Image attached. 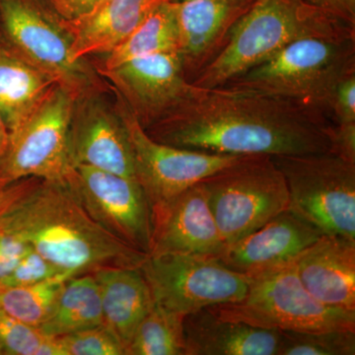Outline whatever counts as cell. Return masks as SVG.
<instances>
[{"mask_svg":"<svg viewBox=\"0 0 355 355\" xmlns=\"http://www.w3.org/2000/svg\"><path fill=\"white\" fill-rule=\"evenodd\" d=\"M29 247L19 238L0 231V284L10 275Z\"/></svg>","mask_w":355,"mask_h":355,"instance_id":"32","label":"cell"},{"mask_svg":"<svg viewBox=\"0 0 355 355\" xmlns=\"http://www.w3.org/2000/svg\"><path fill=\"white\" fill-rule=\"evenodd\" d=\"M311 37H355V26L302 0H254L233 27L225 46L190 83L202 88L225 85L292 42Z\"/></svg>","mask_w":355,"mask_h":355,"instance_id":"3","label":"cell"},{"mask_svg":"<svg viewBox=\"0 0 355 355\" xmlns=\"http://www.w3.org/2000/svg\"><path fill=\"white\" fill-rule=\"evenodd\" d=\"M167 1L171 0H105L76 19L60 18L69 37L72 58L81 62L88 55L110 53Z\"/></svg>","mask_w":355,"mask_h":355,"instance_id":"19","label":"cell"},{"mask_svg":"<svg viewBox=\"0 0 355 355\" xmlns=\"http://www.w3.org/2000/svg\"><path fill=\"white\" fill-rule=\"evenodd\" d=\"M355 72V37H311L292 42L273 57L223 86L258 91L326 114L336 86Z\"/></svg>","mask_w":355,"mask_h":355,"instance_id":"4","label":"cell"},{"mask_svg":"<svg viewBox=\"0 0 355 355\" xmlns=\"http://www.w3.org/2000/svg\"><path fill=\"white\" fill-rule=\"evenodd\" d=\"M144 130L162 144L220 155H305L334 149V123L326 114L231 86L191 83L183 99Z\"/></svg>","mask_w":355,"mask_h":355,"instance_id":"1","label":"cell"},{"mask_svg":"<svg viewBox=\"0 0 355 355\" xmlns=\"http://www.w3.org/2000/svg\"><path fill=\"white\" fill-rule=\"evenodd\" d=\"M187 80L216 57L254 0H174Z\"/></svg>","mask_w":355,"mask_h":355,"instance_id":"16","label":"cell"},{"mask_svg":"<svg viewBox=\"0 0 355 355\" xmlns=\"http://www.w3.org/2000/svg\"><path fill=\"white\" fill-rule=\"evenodd\" d=\"M77 98L55 84L38 107L10 132L0 157V187L20 180H62L71 170L69 153L70 125Z\"/></svg>","mask_w":355,"mask_h":355,"instance_id":"8","label":"cell"},{"mask_svg":"<svg viewBox=\"0 0 355 355\" xmlns=\"http://www.w3.org/2000/svg\"><path fill=\"white\" fill-rule=\"evenodd\" d=\"M322 235L319 229L286 209L238 241L226 245L218 260L251 279L292 263Z\"/></svg>","mask_w":355,"mask_h":355,"instance_id":"15","label":"cell"},{"mask_svg":"<svg viewBox=\"0 0 355 355\" xmlns=\"http://www.w3.org/2000/svg\"><path fill=\"white\" fill-rule=\"evenodd\" d=\"M140 270L150 287L154 303L183 316L238 302L249 291V277L210 257L148 256Z\"/></svg>","mask_w":355,"mask_h":355,"instance_id":"9","label":"cell"},{"mask_svg":"<svg viewBox=\"0 0 355 355\" xmlns=\"http://www.w3.org/2000/svg\"><path fill=\"white\" fill-rule=\"evenodd\" d=\"M103 324L99 289L92 273L65 280L41 326L46 336H64Z\"/></svg>","mask_w":355,"mask_h":355,"instance_id":"23","label":"cell"},{"mask_svg":"<svg viewBox=\"0 0 355 355\" xmlns=\"http://www.w3.org/2000/svg\"><path fill=\"white\" fill-rule=\"evenodd\" d=\"M9 139H10V132H9L3 116L0 114V157L6 153L7 147H8Z\"/></svg>","mask_w":355,"mask_h":355,"instance_id":"36","label":"cell"},{"mask_svg":"<svg viewBox=\"0 0 355 355\" xmlns=\"http://www.w3.org/2000/svg\"><path fill=\"white\" fill-rule=\"evenodd\" d=\"M0 189H2L1 187H0Z\"/></svg>","mask_w":355,"mask_h":355,"instance_id":"37","label":"cell"},{"mask_svg":"<svg viewBox=\"0 0 355 355\" xmlns=\"http://www.w3.org/2000/svg\"><path fill=\"white\" fill-rule=\"evenodd\" d=\"M91 273L99 289L103 324L127 350L137 327L154 306L150 287L140 266H107Z\"/></svg>","mask_w":355,"mask_h":355,"instance_id":"21","label":"cell"},{"mask_svg":"<svg viewBox=\"0 0 355 355\" xmlns=\"http://www.w3.org/2000/svg\"><path fill=\"white\" fill-rule=\"evenodd\" d=\"M0 355H65L60 338L0 313Z\"/></svg>","mask_w":355,"mask_h":355,"instance_id":"28","label":"cell"},{"mask_svg":"<svg viewBox=\"0 0 355 355\" xmlns=\"http://www.w3.org/2000/svg\"><path fill=\"white\" fill-rule=\"evenodd\" d=\"M119 114L132 144L135 179L146 191L151 207L176 197L241 157L159 142L146 132L125 101L119 106Z\"/></svg>","mask_w":355,"mask_h":355,"instance_id":"12","label":"cell"},{"mask_svg":"<svg viewBox=\"0 0 355 355\" xmlns=\"http://www.w3.org/2000/svg\"><path fill=\"white\" fill-rule=\"evenodd\" d=\"M0 313H1V311H0Z\"/></svg>","mask_w":355,"mask_h":355,"instance_id":"38","label":"cell"},{"mask_svg":"<svg viewBox=\"0 0 355 355\" xmlns=\"http://www.w3.org/2000/svg\"><path fill=\"white\" fill-rule=\"evenodd\" d=\"M186 355H277L280 331L217 316L210 308L184 317Z\"/></svg>","mask_w":355,"mask_h":355,"instance_id":"20","label":"cell"},{"mask_svg":"<svg viewBox=\"0 0 355 355\" xmlns=\"http://www.w3.org/2000/svg\"><path fill=\"white\" fill-rule=\"evenodd\" d=\"M302 1L333 16L336 19L355 26V0H302Z\"/></svg>","mask_w":355,"mask_h":355,"instance_id":"34","label":"cell"},{"mask_svg":"<svg viewBox=\"0 0 355 355\" xmlns=\"http://www.w3.org/2000/svg\"><path fill=\"white\" fill-rule=\"evenodd\" d=\"M101 73L119 89L144 128L171 111L191 86L177 51L133 58Z\"/></svg>","mask_w":355,"mask_h":355,"instance_id":"13","label":"cell"},{"mask_svg":"<svg viewBox=\"0 0 355 355\" xmlns=\"http://www.w3.org/2000/svg\"><path fill=\"white\" fill-rule=\"evenodd\" d=\"M153 243L149 256L164 254L221 256L225 249L202 182L151 207Z\"/></svg>","mask_w":355,"mask_h":355,"instance_id":"14","label":"cell"},{"mask_svg":"<svg viewBox=\"0 0 355 355\" xmlns=\"http://www.w3.org/2000/svg\"><path fill=\"white\" fill-rule=\"evenodd\" d=\"M331 118L334 125H355V72L336 86L331 98Z\"/></svg>","mask_w":355,"mask_h":355,"instance_id":"31","label":"cell"},{"mask_svg":"<svg viewBox=\"0 0 355 355\" xmlns=\"http://www.w3.org/2000/svg\"><path fill=\"white\" fill-rule=\"evenodd\" d=\"M58 338L65 355H127L125 345L104 324Z\"/></svg>","mask_w":355,"mask_h":355,"instance_id":"29","label":"cell"},{"mask_svg":"<svg viewBox=\"0 0 355 355\" xmlns=\"http://www.w3.org/2000/svg\"><path fill=\"white\" fill-rule=\"evenodd\" d=\"M0 22L14 50L77 99L90 87V72L72 58L60 17H51L38 0H0Z\"/></svg>","mask_w":355,"mask_h":355,"instance_id":"11","label":"cell"},{"mask_svg":"<svg viewBox=\"0 0 355 355\" xmlns=\"http://www.w3.org/2000/svg\"><path fill=\"white\" fill-rule=\"evenodd\" d=\"M0 231L19 238L71 277L107 266L139 268L148 254L96 223L67 180H39L0 218Z\"/></svg>","mask_w":355,"mask_h":355,"instance_id":"2","label":"cell"},{"mask_svg":"<svg viewBox=\"0 0 355 355\" xmlns=\"http://www.w3.org/2000/svg\"><path fill=\"white\" fill-rule=\"evenodd\" d=\"M179 51L176 4L171 0L158 6L128 38L110 51L101 70L116 69L133 58Z\"/></svg>","mask_w":355,"mask_h":355,"instance_id":"24","label":"cell"},{"mask_svg":"<svg viewBox=\"0 0 355 355\" xmlns=\"http://www.w3.org/2000/svg\"><path fill=\"white\" fill-rule=\"evenodd\" d=\"M202 183L226 245L289 209L286 180L270 155L241 156Z\"/></svg>","mask_w":355,"mask_h":355,"instance_id":"6","label":"cell"},{"mask_svg":"<svg viewBox=\"0 0 355 355\" xmlns=\"http://www.w3.org/2000/svg\"><path fill=\"white\" fill-rule=\"evenodd\" d=\"M57 81L0 42V114L13 132L43 101Z\"/></svg>","mask_w":355,"mask_h":355,"instance_id":"22","label":"cell"},{"mask_svg":"<svg viewBox=\"0 0 355 355\" xmlns=\"http://www.w3.org/2000/svg\"><path fill=\"white\" fill-rule=\"evenodd\" d=\"M40 179L36 178H28V179L20 180L0 189V218L3 216L9 207L13 205L18 198L22 197L23 195L29 190L33 184H36Z\"/></svg>","mask_w":355,"mask_h":355,"instance_id":"35","label":"cell"},{"mask_svg":"<svg viewBox=\"0 0 355 355\" xmlns=\"http://www.w3.org/2000/svg\"><path fill=\"white\" fill-rule=\"evenodd\" d=\"M71 167L86 165L135 179L132 144L120 114L87 104L72 116L69 137ZM137 180V179H135Z\"/></svg>","mask_w":355,"mask_h":355,"instance_id":"17","label":"cell"},{"mask_svg":"<svg viewBox=\"0 0 355 355\" xmlns=\"http://www.w3.org/2000/svg\"><path fill=\"white\" fill-rule=\"evenodd\" d=\"M184 317L154 303L137 327L127 355H186Z\"/></svg>","mask_w":355,"mask_h":355,"instance_id":"25","label":"cell"},{"mask_svg":"<svg viewBox=\"0 0 355 355\" xmlns=\"http://www.w3.org/2000/svg\"><path fill=\"white\" fill-rule=\"evenodd\" d=\"M67 275L31 286H0V311L7 316L39 328L58 297Z\"/></svg>","mask_w":355,"mask_h":355,"instance_id":"26","label":"cell"},{"mask_svg":"<svg viewBox=\"0 0 355 355\" xmlns=\"http://www.w3.org/2000/svg\"><path fill=\"white\" fill-rule=\"evenodd\" d=\"M289 209L323 234L355 239V162L335 153L272 156Z\"/></svg>","mask_w":355,"mask_h":355,"instance_id":"7","label":"cell"},{"mask_svg":"<svg viewBox=\"0 0 355 355\" xmlns=\"http://www.w3.org/2000/svg\"><path fill=\"white\" fill-rule=\"evenodd\" d=\"M60 19L73 20L85 15L105 0H44Z\"/></svg>","mask_w":355,"mask_h":355,"instance_id":"33","label":"cell"},{"mask_svg":"<svg viewBox=\"0 0 355 355\" xmlns=\"http://www.w3.org/2000/svg\"><path fill=\"white\" fill-rule=\"evenodd\" d=\"M60 275L72 277L30 246L10 275L2 280L0 286H31Z\"/></svg>","mask_w":355,"mask_h":355,"instance_id":"30","label":"cell"},{"mask_svg":"<svg viewBox=\"0 0 355 355\" xmlns=\"http://www.w3.org/2000/svg\"><path fill=\"white\" fill-rule=\"evenodd\" d=\"M292 265L303 286L320 302L355 312V239L322 235Z\"/></svg>","mask_w":355,"mask_h":355,"instance_id":"18","label":"cell"},{"mask_svg":"<svg viewBox=\"0 0 355 355\" xmlns=\"http://www.w3.org/2000/svg\"><path fill=\"white\" fill-rule=\"evenodd\" d=\"M65 180L96 223L149 256L153 210L137 180L86 165L73 166Z\"/></svg>","mask_w":355,"mask_h":355,"instance_id":"10","label":"cell"},{"mask_svg":"<svg viewBox=\"0 0 355 355\" xmlns=\"http://www.w3.org/2000/svg\"><path fill=\"white\" fill-rule=\"evenodd\" d=\"M355 331H280L277 355H354Z\"/></svg>","mask_w":355,"mask_h":355,"instance_id":"27","label":"cell"},{"mask_svg":"<svg viewBox=\"0 0 355 355\" xmlns=\"http://www.w3.org/2000/svg\"><path fill=\"white\" fill-rule=\"evenodd\" d=\"M209 308L222 319L268 330L355 331V312L317 300L303 286L292 263L251 277L242 300Z\"/></svg>","mask_w":355,"mask_h":355,"instance_id":"5","label":"cell"}]
</instances>
